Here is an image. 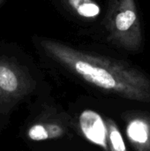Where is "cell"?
<instances>
[{
	"label": "cell",
	"mask_w": 150,
	"mask_h": 151,
	"mask_svg": "<svg viewBox=\"0 0 150 151\" xmlns=\"http://www.w3.org/2000/svg\"><path fill=\"white\" fill-rule=\"evenodd\" d=\"M40 45L51 59L86 82L129 100L150 102L149 78L128 63L51 39H42Z\"/></svg>",
	"instance_id": "1"
},
{
	"label": "cell",
	"mask_w": 150,
	"mask_h": 151,
	"mask_svg": "<svg viewBox=\"0 0 150 151\" xmlns=\"http://www.w3.org/2000/svg\"><path fill=\"white\" fill-rule=\"evenodd\" d=\"M104 26L111 43L128 51L141 50L143 37L135 0H110Z\"/></svg>",
	"instance_id": "2"
},
{
	"label": "cell",
	"mask_w": 150,
	"mask_h": 151,
	"mask_svg": "<svg viewBox=\"0 0 150 151\" xmlns=\"http://www.w3.org/2000/svg\"><path fill=\"white\" fill-rule=\"evenodd\" d=\"M34 88V81L23 66L0 58V111H8Z\"/></svg>",
	"instance_id": "3"
},
{
	"label": "cell",
	"mask_w": 150,
	"mask_h": 151,
	"mask_svg": "<svg viewBox=\"0 0 150 151\" xmlns=\"http://www.w3.org/2000/svg\"><path fill=\"white\" fill-rule=\"evenodd\" d=\"M126 132L135 151H150V114H132L127 119Z\"/></svg>",
	"instance_id": "4"
},
{
	"label": "cell",
	"mask_w": 150,
	"mask_h": 151,
	"mask_svg": "<svg viewBox=\"0 0 150 151\" xmlns=\"http://www.w3.org/2000/svg\"><path fill=\"white\" fill-rule=\"evenodd\" d=\"M80 127L88 141L109 151L106 124L98 113L91 110L84 111L80 116Z\"/></svg>",
	"instance_id": "5"
},
{
	"label": "cell",
	"mask_w": 150,
	"mask_h": 151,
	"mask_svg": "<svg viewBox=\"0 0 150 151\" xmlns=\"http://www.w3.org/2000/svg\"><path fill=\"white\" fill-rule=\"evenodd\" d=\"M66 133L65 125L56 119H40L34 122L27 131L29 140L41 142L63 137Z\"/></svg>",
	"instance_id": "6"
},
{
	"label": "cell",
	"mask_w": 150,
	"mask_h": 151,
	"mask_svg": "<svg viewBox=\"0 0 150 151\" xmlns=\"http://www.w3.org/2000/svg\"><path fill=\"white\" fill-rule=\"evenodd\" d=\"M75 14L85 19H94L101 12L100 5L95 0H63Z\"/></svg>",
	"instance_id": "7"
},
{
	"label": "cell",
	"mask_w": 150,
	"mask_h": 151,
	"mask_svg": "<svg viewBox=\"0 0 150 151\" xmlns=\"http://www.w3.org/2000/svg\"><path fill=\"white\" fill-rule=\"evenodd\" d=\"M107 128V142L109 151H128L123 136L115 121L108 119L105 121Z\"/></svg>",
	"instance_id": "8"
},
{
	"label": "cell",
	"mask_w": 150,
	"mask_h": 151,
	"mask_svg": "<svg viewBox=\"0 0 150 151\" xmlns=\"http://www.w3.org/2000/svg\"><path fill=\"white\" fill-rule=\"evenodd\" d=\"M2 2H3V0H0V4H1Z\"/></svg>",
	"instance_id": "9"
}]
</instances>
